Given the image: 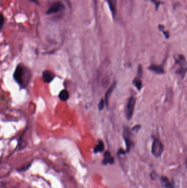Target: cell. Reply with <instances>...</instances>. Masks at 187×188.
<instances>
[{
  "label": "cell",
  "mask_w": 187,
  "mask_h": 188,
  "mask_svg": "<svg viewBox=\"0 0 187 188\" xmlns=\"http://www.w3.org/2000/svg\"><path fill=\"white\" fill-rule=\"evenodd\" d=\"M56 77V75L54 72L50 70H43L42 74V78L43 79V82L47 84H50L52 82Z\"/></svg>",
  "instance_id": "cell-7"
},
{
  "label": "cell",
  "mask_w": 187,
  "mask_h": 188,
  "mask_svg": "<svg viewBox=\"0 0 187 188\" xmlns=\"http://www.w3.org/2000/svg\"><path fill=\"white\" fill-rule=\"evenodd\" d=\"M4 15L1 12H0V31L4 27Z\"/></svg>",
  "instance_id": "cell-16"
},
{
  "label": "cell",
  "mask_w": 187,
  "mask_h": 188,
  "mask_svg": "<svg viewBox=\"0 0 187 188\" xmlns=\"http://www.w3.org/2000/svg\"><path fill=\"white\" fill-rule=\"evenodd\" d=\"M110 11L112 12V15L114 17H115L116 14V8H117V0H107Z\"/></svg>",
  "instance_id": "cell-13"
},
{
  "label": "cell",
  "mask_w": 187,
  "mask_h": 188,
  "mask_svg": "<svg viewBox=\"0 0 187 188\" xmlns=\"http://www.w3.org/2000/svg\"><path fill=\"white\" fill-rule=\"evenodd\" d=\"M30 1L33 2L34 3H35V4H39V2H38L37 0H30Z\"/></svg>",
  "instance_id": "cell-20"
},
{
  "label": "cell",
  "mask_w": 187,
  "mask_h": 188,
  "mask_svg": "<svg viewBox=\"0 0 187 188\" xmlns=\"http://www.w3.org/2000/svg\"><path fill=\"white\" fill-rule=\"evenodd\" d=\"M13 79L21 89H25L29 85L32 78L31 69L20 63L16 66L13 73Z\"/></svg>",
  "instance_id": "cell-1"
},
{
  "label": "cell",
  "mask_w": 187,
  "mask_h": 188,
  "mask_svg": "<svg viewBox=\"0 0 187 188\" xmlns=\"http://www.w3.org/2000/svg\"><path fill=\"white\" fill-rule=\"evenodd\" d=\"M63 9H64V4H63L61 1H58L56 2H54V3H53L50 5V7L48 8V10L46 11V14L51 15L53 13H56Z\"/></svg>",
  "instance_id": "cell-5"
},
{
  "label": "cell",
  "mask_w": 187,
  "mask_h": 188,
  "mask_svg": "<svg viewBox=\"0 0 187 188\" xmlns=\"http://www.w3.org/2000/svg\"><path fill=\"white\" fill-rule=\"evenodd\" d=\"M176 63L178 65V69L177 70V73L180 74L182 78L185 76L187 71V64L186 58L182 55H180L178 58L176 59Z\"/></svg>",
  "instance_id": "cell-3"
},
{
  "label": "cell",
  "mask_w": 187,
  "mask_h": 188,
  "mask_svg": "<svg viewBox=\"0 0 187 188\" xmlns=\"http://www.w3.org/2000/svg\"><path fill=\"white\" fill-rule=\"evenodd\" d=\"M115 159L111 155L110 152L108 151H107L104 153L103 159L102 160V164L104 166H106L107 164H112L114 163Z\"/></svg>",
  "instance_id": "cell-10"
},
{
  "label": "cell",
  "mask_w": 187,
  "mask_h": 188,
  "mask_svg": "<svg viewBox=\"0 0 187 188\" xmlns=\"http://www.w3.org/2000/svg\"><path fill=\"white\" fill-rule=\"evenodd\" d=\"M164 151L162 142L158 139H155L151 146V153L155 157H160Z\"/></svg>",
  "instance_id": "cell-2"
},
{
  "label": "cell",
  "mask_w": 187,
  "mask_h": 188,
  "mask_svg": "<svg viewBox=\"0 0 187 188\" xmlns=\"http://www.w3.org/2000/svg\"><path fill=\"white\" fill-rule=\"evenodd\" d=\"M143 75V70L141 65H139L138 68V73L136 77L133 80V83L134 85L138 89V90L140 91L142 87V82L141 81V78Z\"/></svg>",
  "instance_id": "cell-6"
},
{
  "label": "cell",
  "mask_w": 187,
  "mask_h": 188,
  "mask_svg": "<svg viewBox=\"0 0 187 188\" xmlns=\"http://www.w3.org/2000/svg\"><path fill=\"white\" fill-rule=\"evenodd\" d=\"M70 97L68 91L66 89L61 90L58 95V98L61 101H66Z\"/></svg>",
  "instance_id": "cell-14"
},
{
  "label": "cell",
  "mask_w": 187,
  "mask_h": 188,
  "mask_svg": "<svg viewBox=\"0 0 187 188\" xmlns=\"http://www.w3.org/2000/svg\"><path fill=\"white\" fill-rule=\"evenodd\" d=\"M148 69L156 73V74H162L165 72L162 65H151L150 67H148Z\"/></svg>",
  "instance_id": "cell-12"
},
{
  "label": "cell",
  "mask_w": 187,
  "mask_h": 188,
  "mask_svg": "<svg viewBox=\"0 0 187 188\" xmlns=\"http://www.w3.org/2000/svg\"><path fill=\"white\" fill-rule=\"evenodd\" d=\"M123 138L125 141V144L126 146V151L129 152L130 148L132 146V141L131 139V133H130V130L127 128H126L124 129L123 131Z\"/></svg>",
  "instance_id": "cell-8"
},
{
  "label": "cell",
  "mask_w": 187,
  "mask_h": 188,
  "mask_svg": "<svg viewBox=\"0 0 187 188\" xmlns=\"http://www.w3.org/2000/svg\"><path fill=\"white\" fill-rule=\"evenodd\" d=\"M105 105V101L103 99H102L101 101L99 102L98 104V109L99 110H102L103 109H104V107Z\"/></svg>",
  "instance_id": "cell-17"
},
{
  "label": "cell",
  "mask_w": 187,
  "mask_h": 188,
  "mask_svg": "<svg viewBox=\"0 0 187 188\" xmlns=\"http://www.w3.org/2000/svg\"><path fill=\"white\" fill-rule=\"evenodd\" d=\"M116 82L113 83L112 84V85H111V86L109 87L108 90L107 91V92L105 93L104 98L105 104H106V105H107V106H108V102H109V100L110 97L111 96L113 91L114 90L115 87H116Z\"/></svg>",
  "instance_id": "cell-11"
},
{
  "label": "cell",
  "mask_w": 187,
  "mask_h": 188,
  "mask_svg": "<svg viewBox=\"0 0 187 188\" xmlns=\"http://www.w3.org/2000/svg\"><path fill=\"white\" fill-rule=\"evenodd\" d=\"M160 181L162 188H175L174 181L166 176H161L160 178Z\"/></svg>",
  "instance_id": "cell-9"
},
{
  "label": "cell",
  "mask_w": 187,
  "mask_h": 188,
  "mask_svg": "<svg viewBox=\"0 0 187 188\" xmlns=\"http://www.w3.org/2000/svg\"><path fill=\"white\" fill-rule=\"evenodd\" d=\"M136 105V99L133 97L129 98L126 106V116L127 120H130L133 116L134 109Z\"/></svg>",
  "instance_id": "cell-4"
},
{
  "label": "cell",
  "mask_w": 187,
  "mask_h": 188,
  "mask_svg": "<svg viewBox=\"0 0 187 188\" xmlns=\"http://www.w3.org/2000/svg\"><path fill=\"white\" fill-rule=\"evenodd\" d=\"M104 150V144L103 142V141L100 140L98 141L97 144L94 146V151L95 153H97L99 152H103Z\"/></svg>",
  "instance_id": "cell-15"
},
{
  "label": "cell",
  "mask_w": 187,
  "mask_h": 188,
  "mask_svg": "<svg viewBox=\"0 0 187 188\" xmlns=\"http://www.w3.org/2000/svg\"><path fill=\"white\" fill-rule=\"evenodd\" d=\"M164 34H165L166 38V39H168L169 36V33H168L167 32H164Z\"/></svg>",
  "instance_id": "cell-18"
},
{
  "label": "cell",
  "mask_w": 187,
  "mask_h": 188,
  "mask_svg": "<svg viewBox=\"0 0 187 188\" xmlns=\"http://www.w3.org/2000/svg\"><path fill=\"white\" fill-rule=\"evenodd\" d=\"M151 1H152V2H154V3H155V4L156 5V7H158L159 5L160 4H158V3H157V2H156V0H151Z\"/></svg>",
  "instance_id": "cell-19"
}]
</instances>
